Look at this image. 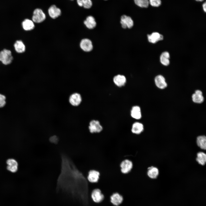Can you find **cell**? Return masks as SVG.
<instances>
[{"label":"cell","mask_w":206,"mask_h":206,"mask_svg":"<svg viewBox=\"0 0 206 206\" xmlns=\"http://www.w3.org/2000/svg\"><path fill=\"white\" fill-rule=\"evenodd\" d=\"M80 46L81 49L86 52H90L93 48L91 41L88 39H82L80 42Z\"/></svg>","instance_id":"9c48e42d"},{"label":"cell","mask_w":206,"mask_h":206,"mask_svg":"<svg viewBox=\"0 0 206 206\" xmlns=\"http://www.w3.org/2000/svg\"><path fill=\"white\" fill-rule=\"evenodd\" d=\"M169 58L170 55L169 52H165L162 53L160 57L161 63L164 66L168 65L170 63Z\"/></svg>","instance_id":"cb8c5ba5"},{"label":"cell","mask_w":206,"mask_h":206,"mask_svg":"<svg viewBox=\"0 0 206 206\" xmlns=\"http://www.w3.org/2000/svg\"><path fill=\"white\" fill-rule=\"evenodd\" d=\"M135 4L142 8L148 7L149 5L148 0H134Z\"/></svg>","instance_id":"484cf974"},{"label":"cell","mask_w":206,"mask_h":206,"mask_svg":"<svg viewBox=\"0 0 206 206\" xmlns=\"http://www.w3.org/2000/svg\"><path fill=\"white\" fill-rule=\"evenodd\" d=\"M84 23L87 28L90 29L94 28L96 25L94 18L92 16L87 17L84 21Z\"/></svg>","instance_id":"44dd1931"},{"label":"cell","mask_w":206,"mask_h":206,"mask_svg":"<svg viewBox=\"0 0 206 206\" xmlns=\"http://www.w3.org/2000/svg\"><path fill=\"white\" fill-rule=\"evenodd\" d=\"M82 101V97L80 94L74 93L72 94L69 98L70 103L74 106H77L81 103Z\"/></svg>","instance_id":"7c38bea8"},{"label":"cell","mask_w":206,"mask_h":206,"mask_svg":"<svg viewBox=\"0 0 206 206\" xmlns=\"http://www.w3.org/2000/svg\"><path fill=\"white\" fill-rule=\"evenodd\" d=\"M192 98L193 102L198 104L202 103L204 100L202 92L199 90H196L192 94Z\"/></svg>","instance_id":"9a60e30c"},{"label":"cell","mask_w":206,"mask_h":206,"mask_svg":"<svg viewBox=\"0 0 206 206\" xmlns=\"http://www.w3.org/2000/svg\"><path fill=\"white\" fill-rule=\"evenodd\" d=\"M159 171L156 167L151 166L148 169L147 174L148 177L152 179H155L159 175Z\"/></svg>","instance_id":"7402d4cb"},{"label":"cell","mask_w":206,"mask_h":206,"mask_svg":"<svg viewBox=\"0 0 206 206\" xmlns=\"http://www.w3.org/2000/svg\"><path fill=\"white\" fill-rule=\"evenodd\" d=\"M147 37L148 41L153 43L163 39V35L157 32H153L150 35H148Z\"/></svg>","instance_id":"e0dca14e"},{"label":"cell","mask_w":206,"mask_h":206,"mask_svg":"<svg viewBox=\"0 0 206 206\" xmlns=\"http://www.w3.org/2000/svg\"><path fill=\"white\" fill-rule=\"evenodd\" d=\"M92 5L91 0H84L83 7L85 9H89Z\"/></svg>","instance_id":"f1b7e54d"},{"label":"cell","mask_w":206,"mask_h":206,"mask_svg":"<svg viewBox=\"0 0 206 206\" xmlns=\"http://www.w3.org/2000/svg\"><path fill=\"white\" fill-rule=\"evenodd\" d=\"M13 60L11 51L4 49L0 52V61L5 65L11 64Z\"/></svg>","instance_id":"7a4b0ae2"},{"label":"cell","mask_w":206,"mask_h":206,"mask_svg":"<svg viewBox=\"0 0 206 206\" xmlns=\"http://www.w3.org/2000/svg\"></svg>","instance_id":"d590c367"},{"label":"cell","mask_w":206,"mask_h":206,"mask_svg":"<svg viewBox=\"0 0 206 206\" xmlns=\"http://www.w3.org/2000/svg\"><path fill=\"white\" fill-rule=\"evenodd\" d=\"M61 156V169L58 179V187L72 191H87V182L83 174L68 157L63 154Z\"/></svg>","instance_id":"6da1fadb"},{"label":"cell","mask_w":206,"mask_h":206,"mask_svg":"<svg viewBox=\"0 0 206 206\" xmlns=\"http://www.w3.org/2000/svg\"><path fill=\"white\" fill-rule=\"evenodd\" d=\"M149 4L153 7H158L161 4V0H148Z\"/></svg>","instance_id":"4316f807"},{"label":"cell","mask_w":206,"mask_h":206,"mask_svg":"<svg viewBox=\"0 0 206 206\" xmlns=\"http://www.w3.org/2000/svg\"><path fill=\"white\" fill-rule=\"evenodd\" d=\"M7 165H18V163L17 161L13 159H7L6 161Z\"/></svg>","instance_id":"4dcf8cb0"},{"label":"cell","mask_w":206,"mask_h":206,"mask_svg":"<svg viewBox=\"0 0 206 206\" xmlns=\"http://www.w3.org/2000/svg\"><path fill=\"white\" fill-rule=\"evenodd\" d=\"M197 2H202L204 1V0H195Z\"/></svg>","instance_id":"e575fe53"},{"label":"cell","mask_w":206,"mask_h":206,"mask_svg":"<svg viewBox=\"0 0 206 206\" xmlns=\"http://www.w3.org/2000/svg\"><path fill=\"white\" fill-rule=\"evenodd\" d=\"M202 8L204 11L206 12V2H204L202 4Z\"/></svg>","instance_id":"836d02e7"},{"label":"cell","mask_w":206,"mask_h":206,"mask_svg":"<svg viewBox=\"0 0 206 206\" xmlns=\"http://www.w3.org/2000/svg\"><path fill=\"white\" fill-rule=\"evenodd\" d=\"M120 23L122 27L124 29L131 28L133 26L134 23L132 18L129 16L125 15H122L121 17Z\"/></svg>","instance_id":"52a82bcc"},{"label":"cell","mask_w":206,"mask_h":206,"mask_svg":"<svg viewBox=\"0 0 206 206\" xmlns=\"http://www.w3.org/2000/svg\"><path fill=\"white\" fill-rule=\"evenodd\" d=\"M46 15L43 10L39 8L35 9L33 11L32 17V21L36 23H40L45 20Z\"/></svg>","instance_id":"3957f363"},{"label":"cell","mask_w":206,"mask_h":206,"mask_svg":"<svg viewBox=\"0 0 206 206\" xmlns=\"http://www.w3.org/2000/svg\"><path fill=\"white\" fill-rule=\"evenodd\" d=\"M131 116L136 120L140 119L142 117V114L140 107L138 106H133L130 111Z\"/></svg>","instance_id":"2e32d148"},{"label":"cell","mask_w":206,"mask_h":206,"mask_svg":"<svg viewBox=\"0 0 206 206\" xmlns=\"http://www.w3.org/2000/svg\"><path fill=\"white\" fill-rule=\"evenodd\" d=\"M196 161L202 165H204L206 162V154L203 152H199L197 154Z\"/></svg>","instance_id":"d4e9b609"},{"label":"cell","mask_w":206,"mask_h":206,"mask_svg":"<svg viewBox=\"0 0 206 206\" xmlns=\"http://www.w3.org/2000/svg\"><path fill=\"white\" fill-rule=\"evenodd\" d=\"M133 167L132 162L128 159H125L120 164L121 172L126 174L130 171Z\"/></svg>","instance_id":"ba28073f"},{"label":"cell","mask_w":206,"mask_h":206,"mask_svg":"<svg viewBox=\"0 0 206 206\" xmlns=\"http://www.w3.org/2000/svg\"><path fill=\"white\" fill-rule=\"evenodd\" d=\"M99 172L95 170H91L88 172L87 179L92 183H96L98 181L99 178Z\"/></svg>","instance_id":"5bb4252c"},{"label":"cell","mask_w":206,"mask_h":206,"mask_svg":"<svg viewBox=\"0 0 206 206\" xmlns=\"http://www.w3.org/2000/svg\"><path fill=\"white\" fill-rule=\"evenodd\" d=\"M113 81L115 84L117 86L122 87L125 85L126 80L124 76L118 74L114 76Z\"/></svg>","instance_id":"4fadbf2b"},{"label":"cell","mask_w":206,"mask_h":206,"mask_svg":"<svg viewBox=\"0 0 206 206\" xmlns=\"http://www.w3.org/2000/svg\"></svg>","instance_id":"8d00e7d4"},{"label":"cell","mask_w":206,"mask_h":206,"mask_svg":"<svg viewBox=\"0 0 206 206\" xmlns=\"http://www.w3.org/2000/svg\"><path fill=\"white\" fill-rule=\"evenodd\" d=\"M48 13L49 16L52 18L55 19L61 14V11L59 8L54 5L50 7L48 9Z\"/></svg>","instance_id":"30bf717a"},{"label":"cell","mask_w":206,"mask_h":206,"mask_svg":"<svg viewBox=\"0 0 206 206\" xmlns=\"http://www.w3.org/2000/svg\"><path fill=\"white\" fill-rule=\"evenodd\" d=\"M91 197L94 202L98 203L103 201L104 196L100 189L96 188L92 191Z\"/></svg>","instance_id":"277c9868"},{"label":"cell","mask_w":206,"mask_h":206,"mask_svg":"<svg viewBox=\"0 0 206 206\" xmlns=\"http://www.w3.org/2000/svg\"><path fill=\"white\" fill-rule=\"evenodd\" d=\"M84 0H77L78 5L80 7H83Z\"/></svg>","instance_id":"d6a6232c"},{"label":"cell","mask_w":206,"mask_h":206,"mask_svg":"<svg viewBox=\"0 0 206 206\" xmlns=\"http://www.w3.org/2000/svg\"><path fill=\"white\" fill-rule=\"evenodd\" d=\"M22 26L23 29L25 31H29L33 30L35 27L34 22L31 20L26 19L22 23Z\"/></svg>","instance_id":"ffe728a7"},{"label":"cell","mask_w":206,"mask_h":206,"mask_svg":"<svg viewBox=\"0 0 206 206\" xmlns=\"http://www.w3.org/2000/svg\"><path fill=\"white\" fill-rule=\"evenodd\" d=\"M14 47L15 51L17 53H23L25 51V45L21 40L16 41L14 44Z\"/></svg>","instance_id":"d6986e66"},{"label":"cell","mask_w":206,"mask_h":206,"mask_svg":"<svg viewBox=\"0 0 206 206\" xmlns=\"http://www.w3.org/2000/svg\"><path fill=\"white\" fill-rule=\"evenodd\" d=\"M88 128L91 133H99L103 130V127L99 121L96 120H92L90 121Z\"/></svg>","instance_id":"8992f818"},{"label":"cell","mask_w":206,"mask_h":206,"mask_svg":"<svg viewBox=\"0 0 206 206\" xmlns=\"http://www.w3.org/2000/svg\"><path fill=\"white\" fill-rule=\"evenodd\" d=\"M144 130V126L142 123L135 122L132 124L131 131L133 133L139 134L143 131Z\"/></svg>","instance_id":"ac0fdd59"},{"label":"cell","mask_w":206,"mask_h":206,"mask_svg":"<svg viewBox=\"0 0 206 206\" xmlns=\"http://www.w3.org/2000/svg\"><path fill=\"white\" fill-rule=\"evenodd\" d=\"M110 201L114 206H119L123 202L122 196L117 192L113 193L110 197Z\"/></svg>","instance_id":"5b68a950"},{"label":"cell","mask_w":206,"mask_h":206,"mask_svg":"<svg viewBox=\"0 0 206 206\" xmlns=\"http://www.w3.org/2000/svg\"><path fill=\"white\" fill-rule=\"evenodd\" d=\"M6 98L4 95L0 94V108L3 107L6 104Z\"/></svg>","instance_id":"f546056e"},{"label":"cell","mask_w":206,"mask_h":206,"mask_svg":"<svg viewBox=\"0 0 206 206\" xmlns=\"http://www.w3.org/2000/svg\"><path fill=\"white\" fill-rule=\"evenodd\" d=\"M58 137L56 135H54L50 137L49 138V141L53 143L57 144L59 141Z\"/></svg>","instance_id":"1f68e13d"},{"label":"cell","mask_w":206,"mask_h":206,"mask_svg":"<svg viewBox=\"0 0 206 206\" xmlns=\"http://www.w3.org/2000/svg\"><path fill=\"white\" fill-rule=\"evenodd\" d=\"M154 82L156 86L160 89H164L167 86L165 78L161 75H158L155 77Z\"/></svg>","instance_id":"8fae6325"},{"label":"cell","mask_w":206,"mask_h":206,"mask_svg":"<svg viewBox=\"0 0 206 206\" xmlns=\"http://www.w3.org/2000/svg\"><path fill=\"white\" fill-rule=\"evenodd\" d=\"M197 144L199 147L203 150L206 149V137L205 136H199L197 137Z\"/></svg>","instance_id":"603a6c76"},{"label":"cell","mask_w":206,"mask_h":206,"mask_svg":"<svg viewBox=\"0 0 206 206\" xmlns=\"http://www.w3.org/2000/svg\"><path fill=\"white\" fill-rule=\"evenodd\" d=\"M18 165H7V169L8 170L13 173L17 171L18 169Z\"/></svg>","instance_id":"83f0119b"}]
</instances>
